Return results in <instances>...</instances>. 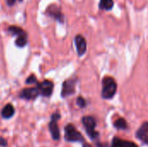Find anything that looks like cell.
<instances>
[{
	"mask_svg": "<svg viewBox=\"0 0 148 147\" xmlns=\"http://www.w3.org/2000/svg\"><path fill=\"white\" fill-rule=\"evenodd\" d=\"M26 84H33V83H36V78L35 75H30L26 81H25Z\"/></svg>",
	"mask_w": 148,
	"mask_h": 147,
	"instance_id": "17",
	"label": "cell"
},
{
	"mask_svg": "<svg viewBox=\"0 0 148 147\" xmlns=\"http://www.w3.org/2000/svg\"><path fill=\"white\" fill-rule=\"evenodd\" d=\"M8 31L13 36H17V37L22 36H27V33L22 28H20L18 26H15V25L10 26L8 28Z\"/></svg>",
	"mask_w": 148,
	"mask_h": 147,
	"instance_id": "11",
	"label": "cell"
},
{
	"mask_svg": "<svg viewBox=\"0 0 148 147\" xmlns=\"http://www.w3.org/2000/svg\"><path fill=\"white\" fill-rule=\"evenodd\" d=\"M7 146V142L5 139H3V138H0V146L3 147H6Z\"/></svg>",
	"mask_w": 148,
	"mask_h": 147,
	"instance_id": "20",
	"label": "cell"
},
{
	"mask_svg": "<svg viewBox=\"0 0 148 147\" xmlns=\"http://www.w3.org/2000/svg\"><path fill=\"white\" fill-rule=\"evenodd\" d=\"M142 140H143V141H144L146 144H148V136H146V137H145V138H144Z\"/></svg>",
	"mask_w": 148,
	"mask_h": 147,
	"instance_id": "22",
	"label": "cell"
},
{
	"mask_svg": "<svg viewBox=\"0 0 148 147\" xmlns=\"http://www.w3.org/2000/svg\"><path fill=\"white\" fill-rule=\"evenodd\" d=\"M27 37H28V36H18V37L16 38V42H15L16 45L17 47H19V48H23V47H24V46L27 44V42H28V39H27Z\"/></svg>",
	"mask_w": 148,
	"mask_h": 147,
	"instance_id": "15",
	"label": "cell"
},
{
	"mask_svg": "<svg viewBox=\"0 0 148 147\" xmlns=\"http://www.w3.org/2000/svg\"><path fill=\"white\" fill-rule=\"evenodd\" d=\"M53 88H54V85L52 81H43L42 82L38 83L36 87V88L38 89L39 94H42V96H45V97H49L51 95L53 92Z\"/></svg>",
	"mask_w": 148,
	"mask_h": 147,
	"instance_id": "3",
	"label": "cell"
},
{
	"mask_svg": "<svg viewBox=\"0 0 148 147\" xmlns=\"http://www.w3.org/2000/svg\"><path fill=\"white\" fill-rule=\"evenodd\" d=\"M74 92H75V81L72 80L66 81L62 86V95L63 97H66V96H69V95L74 94Z\"/></svg>",
	"mask_w": 148,
	"mask_h": 147,
	"instance_id": "7",
	"label": "cell"
},
{
	"mask_svg": "<svg viewBox=\"0 0 148 147\" xmlns=\"http://www.w3.org/2000/svg\"><path fill=\"white\" fill-rule=\"evenodd\" d=\"M99 7L101 10H110L114 7V1L113 0H101Z\"/></svg>",
	"mask_w": 148,
	"mask_h": 147,
	"instance_id": "13",
	"label": "cell"
},
{
	"mask_svg": "<svg viewBox=\"0 0 148 147\" xmlns=\"http://www.w3.org/2000/svg\"><path fill=\"white\" fill-rule=\"evenodd\" d=\"M112 147H138V146L130 141H124L119 138H114L113 139Z\"/></svg>",
	"mask_w": 148,
	"mask_h": 147,
	"instance_id": "8",
	"label": "cell"
},
{
	"mask_svg": "<svg viewBox=\"0 0 148 147\" xmlns=\"http://www.w3.org/2000/svg\"><path fill=\"white\" fill-rule=\"evenodd\" d=\"M51 119H52V120H53V121H57V120L60 119V114H58V113H55V114H53V115H52Z\"/></svg>",
	"mask_w": 148,
	"mask_h": 147,
	"instance_id": "19",
	"label": "cell"
},
{
	"mask_svg": "<svg viewBox=\"0 0 148 147\" xmlns=\"http://www.w3.org/2000/svg\"><path fill=\"white\" fill-rule=\"evenodd\" d=\"M65 139L68 141H82L83 139L82 134L72 125H68L65 127Z\"/></svg>",
	"mask_w": 148,
	"mask_h": 147,
	"instance_id": "2",
	"label": "cell"
},
{
	"mask_svg": "<svg viewBox=\"0 0 148 147\" xmlns=\"http://www.w3.org/2000/svg\"><path fill=\"white\" fill-rule=\"evenodd\" d=\"M75 42L76 50H77L78 55L80 56L83 55L85 54L86 50H87V42H86L85 38L82 36L78 35L75 38Z\"/></svg>",
	"mask_w": 148,
	"mask_h": 147,
	"instance_id": "5",
	"label": "cell"
},
{
	"mask_svg": "<svg viewBox=\"0 0 148 147\" xmlns=\"http://www.w3.org/2000/svg\"><path fill=\"white\" fill-rule=\"evenodd\" d=\"M114 126L118 129H126L127 128V122L123 119H119L114 122Z\"/></svg>",
	"mask_w": 148,
	"mask_h": 147,
	"instance_id": "16",
	"label": "cell"
},
{
	"mask_svg": "<svg viewBox=\"0 0 148 147\" xmlns=\"http://www.w3.org/2000/svg\"><path fill=\"white\" fill-rule=\"evenodd\" d=\"M117 85L115 81L111 77H105L102 81V97L104 99H111L116 93Z\"/></svg>",
	"mask_w": 148,
	"mask_h": 147,
	"instance_id": "1",
	"label": "cell"
},
{
	"mask_svg": "<svg viewBox=\"0 0 148 147\" xmlns=\"http://www.w3.org/2000/svg\"><path fill=\"white\" fill-rule=\"evenodd\" d=\"M49 131L51 133V136H52L53 139L58 140L60 139V131H59V128H58L56 121L51 120V122L49 123Z\"/></svg>",
	"mask_w": 148,
	"mask_h": 147,
	"instance_id": "10",
	"label": "cell"
},
{
	"mask_svg": "<svg viewBox=\"0 0 148 147\" xmlns=\"http://www.w3.org/2000/svg\"><path fill=\"white\" fill-rule=\"evenodd\" d=\"M76 102H77V105H78L80 107H83L85 106V104H86L84 99L82 98V97H79V98L77 99V101H76Z\"/></svg>",
	"mask_w": 148,
	"mask_h": 147,
	"instance_id": "18",
	"label": "cell"
},
{
	"mask_svg": "<svg viewBox=\"0 0 148 147\" xmlns=\"http://www.w3.org/2000/svg\"><path fill=\"white\" fill-rule=\"evenodd\" d=\"M16 0H6L7 4H8L9 6H12V5H14V4H15V3H16Z\"/></svg>",
	"mask_w": 148,
	"mask_h": 147,
	"instance_id": "21",
	"label": "cell"
},
{
	"mask_svg": "<svg viewBox=\"0 0 148 147\" xmlns=\"http://www.w3.org/2000/svg\"><path fill=\"white\" fill-rule=\"evenodd\" d=\"M148 134V122H145L141 128L137 132V137L140 139H143Z\"/></svg>",
	"mask_w": 148,
	"mask_h": 147,
	"instance_id": "14",
	"label": "cell"
},
{
	"mask_svg": "<svg viewBox=\"0 0 148 147\" xmlns=\"http://www.w3.org/2000/svg\"><path fill=\"white\" fill-rule=\"evenodd\" d=\"M38 95H39V92L36 88H25L21 93V97L26 100H35Z\"/></svg>",
	"mask_w": 148,
	"mask_h": 147,
	"instance_id": "6",
	"label": "cell"
},
{
	"mask_svg": "<svg viewBox=\"0 0 148 147\" xmlns=\"http://www.w3.org/2000/svg\"><path fill=\"white\" fill-rule=\"evenodd\" d=\"M46 14L49 15V16H52L54 19L57 20L58 22L63 23L64 16H63V14L61 12L60 9H59L56 4H52V5L49 6L48 9L46 10Z\"/></svg>",
	"mask_w": 148,
	"mask_h": 147,
	"instance_id": "4",
	"label": "cell"
},
{
	"mask_svg": "<svg viewBox=\"0 0 148 147\" xmlns=\"http://www.w3.org/2000/svg\"><path fill=\"white\" fill-rule=\"evenodd\" d=\"M89 146H90L89 145H85V146H84V147H89Z\"/></svg>",
	"mask_w": 148,
	"mask_h": 147,
	"instance_id": "23",
	"label": "cell"
},
{
	"mask_svg": "<svg viewBox=\"0 0 148 147\" xmlns=\"http://www.w3.org/2000/svg\"><path fill=\"white\" fill-rule=\"evenodd\" d=\"M82 123L85 126V128L87 129V132H93L95 131V120L94 118L88 116V117H84L82 120Z\"/></svg>",
	"mask_w": 148,
	"mask_h": 147,
	"instance_id": "9",
	"label": "cell"
},
{
	"mask_svg": "<svg viewBox=\"0 0 148 147\" xmlns=\"http://www.w3.org/2000/svg\"><path fill=\"white\" fill-rule=\"evenodd\" d=\"M14 111H15V110H14V107H12V105L8 104V105H6V106L3 108V110H2V112H1V114H2V116H3L4 119H9V118H10V117L13 116Z\"/></svg>",
	"mask_w": 148,
	"mask_h": 147,
	"instance_id": "12",
	"label": "cell"
}]
</instances>
